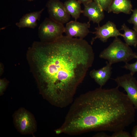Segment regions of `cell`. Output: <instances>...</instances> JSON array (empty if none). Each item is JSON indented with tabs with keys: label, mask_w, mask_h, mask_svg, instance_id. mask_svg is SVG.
Segmentation results:
<instances>
[{
	"label": "cell",
	"mask_w": 137,
	"mask_h": 137,
	"mask_svg": "<svg viewBox=\"0 0 137 137\" xmlns=\"http://www.w3.org/2000/svg\"><path fill=\"white\" fill-rule=\"evenodd\" d=\"M28 54L40 93L62 108L73 102L94 59L92 47L86 40L63 35L52 42H34Z\"/></svg>",
	"instance_id": "1"
},
{
	"label": "cell",
	"mask_w": 137,
	"mask_h": 137,
	"mask_svg": "<svg viewBox=\"0 0 137 137\" xmlns=\"http://www.w3.org/2000/svg\"><path fill=\"white\" fill-rule=\"evenodd\" d=\"M119 87H100L74 100L63 123L55 130L58 134L76 135L92 131L115 132L134 121V107Z\"/></svg>",
	"instance_id": "2"
},
{
	"label": "cell",
	"mask_w": 137,
	"mask_h": 137,
	"mask_svg": "<svg viewBox=\"0 0 137 137\" xmlns=\"http://www.w3.org/2000/svg\"><path fill=\"white\" fill-rule=\"evenodd\" d=\"M137 55L129 46L116 37L107 48L101 52L99 56L107 60L112 65L121 62L128 63L135 58Z\"/></svg>",
	"instance_id": "3"
},
{
	"label": "cell",
	"mask_w": 137,
	"mask_h": 137,
	"mask_svg": "<svg viewBox=\"0 0 137 137\" xmlns=\"http://www.w3.org/2000/svg\"><path fill=\"white\" fill-rule=\"evenodd\" d=\"M65 27L63 24L46 18L39 27L38 35L41 42H52L63 36Z\"/></svg>",
	"instance_id": "4"
},
{
	"label": "cell",
	"mask_w": 137,
	"mask_h": 137,
	"mask_svg": "<svg viewBox=\"0 0 137 137\" xmlns=\"http://www.w3.org/2000/svg\"><path fill=\"white\" fill-rule=\"evenodd\" d=\"M13 120L17 129L23 134H33L36 130V121L29 112L21 108L14 115Z\"/></svg>",
	"instance_id": "5"
},
{
	"label": "cell",
	"mask_w": 137,
	"mask_h": 137,
	"mask_svg": "<svg viewBox=\"0 0 137 137\" xmlns=\"http://www.w3.org/2000/svg\"><path fill=\"white\" fill-rule=\"evenodd\" d=\"M133 76L130 73L113 79L116 82L118 86L124 88L135 108L137 109V82Z\"/></svg>",
	"instance_id": "6"
},
{
	"label": "cell",
	"mask_w": 137,
	"mask_h": 137,
	"mask_svg": "<svg viewBox=\"0 0 137 137\" xmlns=\"http://www.w3.org/2000/svg\"><path fill=\"white\" fill-rule=\"evenodd\" d=\"M46 6L49 18L63 24L68 22L70 15L66 11L64 4L59 0H49Z\"/></svg>",
	"instance_id": "7"
},
{
	"label": "cell",
	"mask_w": 137,
	"mask_h": 137,
	"mask_svg": "<svg viewBox=\"0 0 137 137\" xmlns=\"http://www.w3.org/2000/svg\"><path fill=\"white\" fill-rule=\"evenodd\" d=\"M95 31L90 32L95 35V37L92 38L91 41L92 44L97 39H99L103 42H106L111 37H122L123 34L121 33L117 29L116 25L113 22L108 21L105 24L100 26L98 24L97 27L95 28Z\"/></svg>",
	"instance_id": "8"
},
{
	"label": "cell",
	"mask_w": 137,
	"mask_h": 137,
	"mask_svg": "<svg viewBox=\"0 0 137 137\" xmlns=\"http://www.w3.org/2000/svg\"><path fill=\"white\" fill-rule=\"evenodd\" d=\"M90 24L89 21L82 23L77 21H71L66 23L65 27L66 36L70 38L83 39L90 32L89 28Z\"/></svg>",
	"instance_id": "9"
},
{
	"label": "cell",
	"mask_w": 137,
	"mask_h": 137,
	"mask_svg": "<svg viewBox=\"0 0 137 137\" xmlns=\"http://www.w3.org/2000/svg\"><path fill=\"white\" fill-rule=\"evenodd\" d=\"M84 5V15L88 18L89 22L99 24L104 18V11L93 1Z\"/></svg>",
	"instance_id": "10"
},
{
	"label": "cell",
	"mask_w": 137,
	"mask_h": 137,
	"mask_svg": "<svg viewBox=\"0 0 137 137\" xmlns=\"http://www.w3.org/2000/svg\"><path fill=\"white\" fill-rule=\"evenodd\" d=\"M105 66L97 70L93 69L90 75L95 81L101 87L105 85L110 78L112 74V64L107 61Z\"/></svg>",
	"instance_id": "11"
},
{
	"label": "cell",
	"mask_w": 137,
	"mask_h": 137,
	"mask_svg": "<svg viewBox=\"0 0 137 137\" xmlns=\"http://www.w3.org/2000/svg\"><path fill=\"white\" fill-rule=\"evenodd\" d=\"M44 9L43 8L39 11L25 14L15 23V25L20 28H28L34 29L37 26V21L39 20Z\"/></svg>",
	"instance_id": "12"
},
{
	"label": "cell",
	"mask_w": 137,
	"mask_h": 137,
	"mask_svg": "<svg viewBox=\"0 0 137 137\" xmlns=\"http://www.w3.org/2000/svg\"><path fill=\"white\" fill-rule=\"evenodd\" d=\"M132 10L131 2L129 0H112L107 12L117 14L123 12L130 14Z\"/></svg>",
	"instance_id": "13"
},
{
	"label": "cell",
	"mask_w": 137,
	"mask_h": 137,
	"mask_svg": "<svg viewBox=\"0 0 137 137\" xmlns=\"http://www.w3.org/2000/svg\"><path fill=\"white\" fill-rule=\"evenodd\" d=\"M81 4L77 0H68L64 4L66 11L76 21L80 17L81 14L83 12Z\"/></svg>",
	"instance_id": "14"
},
{
	"label": "cell",
	"mask_w": 137,
	"mask_h": 137,
	"mask_svg": "<svg viewBox=\"0 0 137 137\" xmlns=\"http://www.w3.org/2000/svg\"><path fill=\"white\" fill-rule=\"evenodd\" d=\"M120 30L124 31L122 37L125 43L129 46H133L136 47L137 46V32L130 29L125 23L121 26Z\"/></svg>",
	"instance_id": "15"
},
{
	"label": "cell",
	"mask_w": 137,
	"mask_h": 137,
	"mask_svg": "<svg viewBox=\"0 0 137 137\" xmlns=\"http://www.w3.org/2000/svg\"><path fill=\"white\" fill-rule=\"evenodd\" d=\"M104 11L107 12L112 0H93Z\"/></svg>",
	"instance_id": "16"
},
{
	"label": "cell",
	"mask_w": 137,
	"mask_h": 137,
	"mask_svg": "<svg viewBox=\"0 0 137 137\" xmlns=\"http://www.w3.org/2000/svg\"><path fill=\"white\" fill-rule=\"evenodd\" d=\"M132 14L128 22L133 24V30L137 32V8L132 10Z\"/></svg>",
	"instance_id": "17"
},
{
	"label": "cell",
	"mask_w": 137,
	"mask_h": 137,
	"mask_svg": "<svg viewBox=\"0 0 137 137\" xmlns=\"http://www.w3.org/2000/svg\"><path fill=\"white\" fill-rule=\"evenodd\" d=\"M135 58L137 59V60L135 62L131 64L125 63V65L123 66L124 68L129 70L130 72V73L133 75L137 72V55Z\"/></svg>",
	"instance_id": "18"
},
{
	"label": "cell",
	"mask_w": 137,
	"mask_h": 137,
	"mask_svg": "<svg viewBox=\"0 0 137 137\" xmlns=\"http://www.w3.org/2000/svg\"><path fill=\"white\" fill-rule=\"evenodd\" d=\"M123 130H119L114 132L111 135L112 137H131V135L128 132Z\"/></svg>",
	"instance_id": "19"
},
{
	"label": "cell",
	"mask_w": 137,
	"mask_h": 137,
	"mask_svg": "<svg viewBox=\"0 0 137 137\" xmlns=\"http://www.w3.org/2000/svg\"><path fill=\"white\" fill-rule=\"evenodd\" d=\"M6 84V83L3 80H0V94H2L5 90Z\"/></svg>",
	"instance_id": "20"
},
{
	"label": "cell",
	"mask_w": 137,
	"mask_h": 137,
	"mask_svg": "<svg viewBox=\"0 0 137 137\" xmlns=\"http://www.w3.org/2000/svg\"><path fill=\"white\" fill-rule=\"evenodd\" d=\"M131 136L133 137H137V125L133 127L132 131Z\"/></svg>",
	"instance_id": "21"
},
{
	"label": "cell",
	"mask_w": 137,
	"mask_h": 137,
	"mask_svg": "<svg viewBox=\"0 0 137 137\" xmlns=\"http://www.w3.org/2000/svg\"><path fill=\"white\" fill-rule=\"evenodd\" d=\"M94 136L95 137H110V136L105 133L104 132H101L98 133Z\"/></svg>",
	"instance_id": "22"
},
{
	"label": "cell",
	"mask_w": 137,
	"mask_h": 137,
	"mask_svg": "<svg viewBox=\"0 0 137 137\" xmlns=\"http://www.w3.org/2000/svg\"><path fill=\"white\" fill-rule=\"evenodd\" d=\"M81 4H83V5L86 4L92 1L93 0H77Z\"/></svg>",
	"instance_id": "23"
},
{
	"label": "cell",
	"mask_w": 137,
	"mask_h": 137,
	"mask_svg": "<svg viewBox=\"0 0 137 137\" xmlns=\"http://www.w3.org/2000/svg\"><path fill=\"white\" fill-rule=\"evenodd\" d=\"M22 0L26 1H29V2H31V1H34L35 0Z\"/></svg>",
	"instance_id": "24"
},
{
	"label": "cell",
	"mask_w": 137,
	"mask_h": 137,
	"mask_svg": "<svg viewBox=\"0 0 137 137\" xmlns=\"http://www.w3.org/2000/svg\"></svg>",
	"instance_id": "25"
}]
</instances>
